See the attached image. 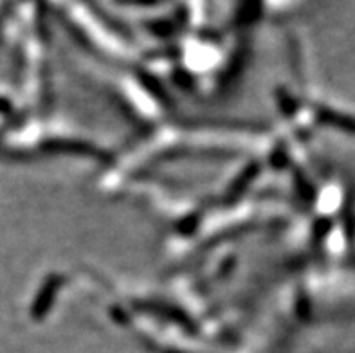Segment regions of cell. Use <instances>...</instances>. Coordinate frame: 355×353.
<instances>
[{"instance_id": "6da1fadb", "label": "cell", "mask_w": 355, "mask_h": 353, "mask_svg": "<svg viewBox=\"0 0 355 353\" xmlns=\"http://www.w3.org/2000/svg\"><path fill=\"white\" fill-rule=\"evenodd\" d=\"M323 121L327 123H332V125H338L339 128H343L345 132H350V134H355V117L350 116H343V114L330 112V110H324L323 112Z\"/></svg>"}]
</instances>
